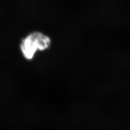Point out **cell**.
<instances>
[{
    "mask_svg": "<svg viewBox=\"0 0 130 130\" xmlns=\"http://www.w3.org/2000/svg\"><path fill=\"white\" fill-rule=\"evenodd\" d=\"M50 38L39 31L29 34L22 40L20 49L24 57L27 60H31L37 51H43L48 49L51 44Z\"/></svg>",
    "mask_w": 130,
    "mask_h": 130,
    "instance_id": "obj_1",
    "label": "cell"
}]
</instances>
